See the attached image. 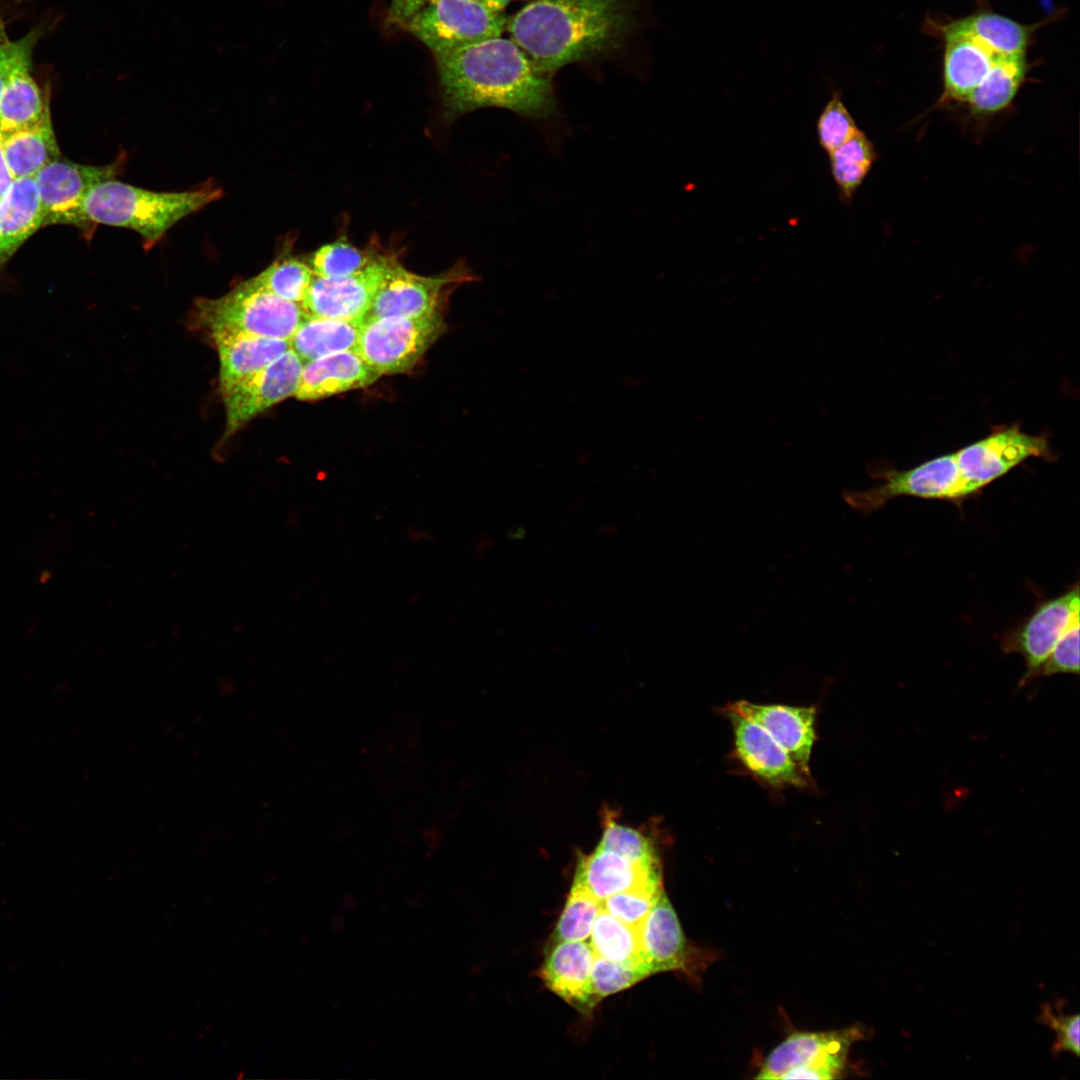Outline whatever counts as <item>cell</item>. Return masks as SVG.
Wrapping results in <instances>:
<instances>
[{
  "label": "cell",
  "instance_id": "6da1fadb",
  "mask_svg": "<svg viewBox=\"0 0 1080 1080\" xmlns=\"http://www.w3.org/2000/svg\"><path fill=\"white\" fill-rule=\"evenodd\" d=\"M435 59L449 120L484 107L534 120L557 112L551 74L540 70L512 39L483 40Z\"/></svg>",
  "mask_w": 1080,
  "mask_h": 1080
},
{
  "label": "cell",
  "instance_id": "7a4b0ae2",
  "mask_svg": "<svg viewBox=\"0 0 1080 1080\" xmlns=\"http://www.w3.org/2000/svg\"><path fill=\"white\" fill-rule=\"evenodd\" d=\"M635 13L636 0H535L507 18L505 29L552 74L617 50L635 26Z\"/></svg>",
  "mask_w": 1080,
  "mask_h": 1080
},
{
  "label": "cell",
  "instance_id": "3957f363",
  "mask_svg": "<svg viewBox=\"0 0 1080 1080\" xmlns=\"http://www.w3.org/2000/svg\"><path fill=\"white\" fill-rule=\"evenodd\" d=\"M222 189L207 182L182 192H155L114 178L92 186L81 203L87 227L94 224L138 232L150 248L178 221L219 199Z\"/></svg>",
  "mask_w": 1080,
  "mask_h": 1080
},
{
  "label": "cell",
  "instance_id": "277c9868",
  "mask_svg": "<svg viewBox=\"0 0 1080 1080\" xmlns=\"http://www.w3.org/2000/svg\"><path fill=\"white\" fill-rule=\"evenodd\" d=\"M198 322L210 332L225 330L290 340L307 317L303 307L258 285L253 278L216 299H198Z\"/></svg>",
  "mask_w": 1080,
  "mask_h": 1080
},
{
  "label": "cell",
  "instance_id": "5b68a950",
  "mask_svg": "<svg viewBox=\"0 0 1080 1080\" xmlns=\"http://www.w3.org/2000/svg\"><path fill=\"white\" fill-rule=\"evenodd\" d=\"M865 1027L823 1032H795L766 1057L757 1079L829 1080L844 1071L849 1050L865 1037Z\"/></svg>",
  "mask_w": 1080,
  "mask_h": 1080
},
{
  "label": "cell",
  "instance_id": "8992f818",
  "mask_svg": "<svg viewBox=\"0 0 1080 1080\" xmlns=\"http://www.w3.org/2000/svg\"><path fill=\"white\" fill-rule=\"evenodd\" d=\"M440 310L417 317H387L361 323L355 351L380 375L411 370L445 331Z\"/></svg>",
  "mask_w": 1080,
  "mask_h": 1080
},
{
  "label": "cell",
  "instance_id": "52a82bcc",
  "mask_svg": "<svg viewBox=\"0 0 1080 1080\" xmlns=\"http://www.w3.org/2000/svg\"><path fill=\"white\" fill-rule=\"evenodd\" d=\"M503 11L474 0H431L404 27L434 56L501 36Z\"/></svg>",
  "mask_w": 1080,
  "mask_h": 1080
},
{
  "label": "cell",
  "instance_id": "ba28073f",
  "mask_svg": "<svg viewBox=\"0 0 1080 1080\" xmlns=\"http://www.w3.org/2000/svg\"><path fill=\"white\" fill-rule=\"evenodd\" d=\"M965 498L1031 457L1053 458L1045 435L1023 432L1018 424L999 426L988 436L954 452Z\"/></svg>",
  "mask_w": 1080,
  "mask_h": 1080
},
{
  "label": "cell",
  "instance_id": "9c48e42d",
  "mask_svg": "<svg viewBox=\"0 0 1080 1080\" xmlns=\"http://www.w3.org/2000/svg\"><path fill=\"white\" fill-rule=\"evenodd\" d=\"M875 476L882 480L879 485L864 491L849 490L843 493L849 506L862 513H870L900 496L953 501L965 498L954 452L908 470L877 471Z\"/></svg>",
  "mask_w": 1080,
  "mask_h": 1080
},
{
  "label": "cell",
  "instance_id": "30bf717a",
  "mask_svg": "<svg viewBox=\"0 0 1080 1080\" xmlns=\"http://www.w3.org/2000/svg\"><path fill=\"white\" fill-rule=\"evenodd\" d=\"M721 712L733 731V756L754 779L774 790L814 787L811 773L798 766L772 736L728 704Z\"/></svg>",
  "mask_w": 1080,
  "mask_h": 1080
},
{
  "label": "cell",
  "instance_id": "8fae6325",
  "mask_svg": "<svg viewBox=\"0 0 1080 1080\" xmlns=\"http://www.w3.org/2000/svg\"><path fill=\"white\" fill-rule=\"evenodd\" d=\"M122 155L104 166L83 165L59 157L34 177L38 189L44 226L68 224L88 229L81 214V203L95 184L114 178L123 168Z\"/></svg>",
  "mask_w": 1080,
  "mask_h": 1080
},
{
  "label": "cell",
  "instance_id": "7c38bea8",
  "mask_svg": "<svg viewBox=\"0 0 1080 1080\" xmlns=\"http://www.w3.org/2000/svg\"><path fill=\"white\" fill-rule=\"evenodd\" d=\"M398 262L393 255L377 254L362 270L340 278L314 275L301 304L308 315L361 321L372 300Z\"/></svg>",
  "mask_w": 1080,
  "mask_h": 1080
},
{
  "label": "cell",
  "instance_id": "4fadbf2b",
  "mask_svg": "<svg viewBox=\"0 0 1080 1080\" xmlns=\"http://www.w3.org/2000/svg\"><path fill=\"white\" fill-rule=\"evenodd\" d=\"M471 279L470 272L463 265L446 274L422 276L406 270L397 262L377 290L362 322L431 314L439 310L447 286Z\"/></svg>",
  "mask_w": 1080,
  "mask_h": 1080
},
{
  "label": "cell",
  "instance_id": "5bb4252c",
  "mask_svg": "<svg viewBox=\"0 0 1080 1080\" xmlns=\"http://www.w3.org/2000/svg\"><path fill=\"white\" fill-rule=\"evenodd\" d=\"M303 362L289 349L247 381L223 395L229 437L272 405L295 395Z\"/></svg>",
  "mask_w": 1080,
  "mask_h": 1080
},
{
  "label": "cell",
  "instance_id": "9a60e30c",
  "mask_svg": "<svg viewBox=\"0 0 1080 1080\" xmlns=\"http://www.w3.org/2000/svg\"><path fill=\"white\" fill-rule=\"evenodd\" d=\"M640 941L650 974L679 971L696 976L711 958L690 945L677 914L663 890L639 927Z\"/></svg>",
  "mask_w": 1080,
  "mask_h": 1080
},
{
  "label": "cell",
  "instance_id": "2e32d148",
  "mask_svg": "<svg viewBox=\"0 0 1080 1080\" xmlns=\"http://www.w3.org/2000/svg\"><path fill=\"white\" fill-rule=\"evenodd\" d=\"M1079 588L1042 604L1015 633L1004 641L1006 652L1020 653L1025 659L1026 672L1020 680L1025 685L1047 659L1056 642L1079 612Z\"/></svg>",
  "mask_w": 1080,
  "mask_h": 1080
},
{
  "label": "cell",
  "instance_id": "e0dca14e",
  "mask_svg": "<svg viewBox=\"0 0 1080 1080\" xmlns=\"http://www.w3.org/2000/svg\"><path fill=\"white\" fill-rule=\"evenodd\" d=\"M595 954L586 941L552 942L539 976L544 985L581 1013L596 1005L592 987Z\"/></svg>",
  "mask_w": 1080,
  "mask_h": 1080
},
{
  "label": "cell",
  "instance_id": "ac0fdd59",
  "mask_svg": "<svg viewBox=\"0 0 1080 1080\" xmlns=\"http://www.w3.org/2000/svg\"><path fill=\"white\" fill-rule=\"evenodd\" d=\"M728 705L765 729L798 766L811 773L810 759L817 740L815 706L759 704L746 700Z\"/></svg>",
  "mask_w": 1080,
  "mask_h": 1080
},
{
  "label": "cell",
  "instance_id": "d6986e66",
  "mask_svg": "<svg viewBox=\"0 0 1080 1080\" xmlns=\"http://www.w3.org/2000/svg\"><path fill=\"white\" fill-rule=\"evenodd\" d=\"M573 884L601 903L608 897L638 887L662 884L659 863L633 862L615 852L597 848L580 858Z\"/></svg>",
  "mask_w": 1080,
  "mask_h": 1080
},
{
  "label": "cell",
  "instance_id": "ffe728a7",
  "mask_svg": "<svg viewBox=\"0 0 1080 1080\" xmlns=\"http://www.w3.org/2000/svg\"><path fill=\"white\" fill-rule=\"evenodd\" d=\"M220 362V390L226 394L290 349L289 340L218 330L211 332Z\"/></svg>",
  "mask_w": 1080,
  "mask_h": 1080
},
{
  "label": "cell",
  "instance_id": "44dd1931",
  "mask_svg": "<svg viewBox=\"0 0 1080 1080\" xmlns=\"http://www.w3.org/2000/svg\"><path fill=\"white\" fill-rule=\"evenodd\" d=\"M380 376L356 351H341L304 363L294 396L302 401L323 399L367 387Z\"/></svg>",
  "mask_w": 1080,
  "mask_h": 1080
},
{
  "label": "cell",
  "instance_id": "7402d4cb",
  "mask_svg": "<svg viewBox=\"0 0 1080 1080\" xmlns=\"http://www.w3.org/2000/svg\"><path fill=\"white\" fill-rule=\"evenodd\" d=\"M943 57V92L937 106L966 103L990 70L997 55L967 35H946Z\"/></svg>",
  "mask_w": 1080,
  "mask_h": 1080
},
{
  "label": "cell",
  "instance_id": "603a6c76",
  "mask_svg": "<svg viewBox=\"0 0 1080 1080\" xmlns=\"http://www.w3.org/2000/svg\"><path fill=\"white\" fill-rule=\"evenodd\" d=\"M42 226L43 210L34 179H14L0 198V269Z\"/></svg>",
  "mask_w": 1080,
  "mask_h": 1080
},
{
  "label": "cell",
  "instance_id": "cb8c5ba5",
  "mask_svg": "<svg viewBox=\"0 0 1080 1080\" xmlns=\"http://www.w3.org/2000/svg\"><path fill=\"white\" fill-rule=\"evenodd\" d=\"M937 33L971 36L999 55L1023 54L1038 25L1027 26L1011 18L981 9L969 16L945 24H933Z\"/></svg>",
  "mask_w": 1080,
  "mask_h": 1080
},
{
  "label": "cell",
  "instance_id": "d4e9b609",
  "mask_svg": "<svg viewBox=\"0 0 1080 1080\" xmlns=\"http://www.w3.org/2000/svg\"><path fill=\"white\" fill-rule=\"evenodd\" d=\"M0 137L6 162L14 179L33 178L60 157L51 117Z\"/></svg>",
  "mask_w": 1080,
  "mask_h": 1080
},
{
  "label": "cell",
  "instance_id": "484cf974",
  "mask_svg": "<svg viewBox=\"0 0 1080 1080\" xmlns=\"http://www.w3.org/2000/svg\"><path fill=\"white\" fill-rule=\"evenodd\" d=\"M32 62L10 76L0 98V135L32 126L50 117L49 102L31 73Z\"/></svg>",
  "mask_w": 1080,
  "mask_h": 1080
},
{
  "label": "cell",
  "instance_id": "4316f807",
  "mask_svg": "<svg viewBox=\"0 0 1080 1080\" xmlns=\"http://www.w3.org/2000/svg\"><path fill=\"white\" fill-rule=\"evenodd\" d=\"M361 321L307 315L289 340L290 349L304 363L356 349Z\"/></svg>",
  "mask_w": 1080,
  "mask_h": 1080
},
{
  "label": "cell",
  "instance_id": "83f0119b",
  "mask_svg": "<svg viewBox=\"0 0 1080 1080\" xmlns=\"http://www.w3.org/2000/svg\"><path fill=\"white\" fill-rule=\"evenodd\" d=\"M1027 75L1025 53L997 55L977 88L966 101L973 116H991L1006 109Z\"/></svg>",
  "mask_w": 1080,
  "mask_h": 1080
},
{
  "label": "cell",
  "instance_id": "f1b7e54d",
  "mask_svg": "<svg viewBox=\"0 0 1080 1080\" xmlns=\"http://www.w3.org/2000/svg\"><path fill=\"white\" fill-rule=\"evenodd\" d=\"M589 938L596 956L640 967L650 974L643 955L639 928L619 921L601 908L593 923Z\"/></svg>",
  "mask_w": 1080,
  "mask_h": 1080
},
{
  "label": "cell",
  "instance_id": "f546056e",
  "mask_svg": "<svg viewBox=\"0 0 1080 1080\" xmlns=\"http://www.w3.org/2000/svg\"><path fill=\"white\" fill-rule=\"evenodd\" d=\"M833 180L840 199L850 202L877 158L872 141L859 129L849 140L828 154Z\"/></svg>",
  "mask_w": 1080,
  "mask_h": 1080
},
{
  "label": "cell",
  "instance_id": "4dcf8cb0",
  "mask_svg": "<svg viewBox=\"0 0 1080 1080\" xmlns=\"http://www.w3.org/2000/svg\"><path fill=\"white\" fill-rule=\"evenodd\" d=\"M313 277L307 262L285 257L277 259L253 280L278 297L301 305Z\"/></svg>",
  "mask_w": 1080,
  "mask_h": 1080
},
{
  "label": "cell",
  "instance_id": "1f68e13d",
  "mask_svg": "<svg viewBox=\"0 0 1080 1080\" xmlns=\"http://www.w3.org/2000/svg\"><path fill=\"white\" fill-rule=\"evenodd\" d=\"M376 255L343 238L319 247L309 256L307 263L318 277L340 278L362 270Z\"/></svg>",
  "mask_w": 1080,
  "mask_h": 1080
},
{
  "label": "cell",
  "instance_id": "d6a6232c",
  "mask_svg": "<svg viewBox=\"0 0 1080 1080\" xmlns=\"http://www.w3.org/2000/svg\"><path fill=\"white\" fill-rule=\"evenodd\" d=\"M602 903L584 888L573 884L552 934V942L586 941Z\"/></svg>",
  "mask_w": 1080,
  "mask_h": 1080
},
{
  "label": "cell",
  "instance_id": "836d02e7",
  "mask_svg": "<svg viewBox=\"0 0 1080 1080\" xmlns=\"http://www.w3.org/2000/svg\"><path fill=\"white\" fill-rule=\"evenodd\" d=\"M603 824V834L597 848L615 852L637 863H659L653 842L642 832L618 823L609 811L604 815Z\"/></svg>",
  "mask_w": 1080,
  "mask_h": 1080
},
{
  "label": "cell",
  "instance_id": "e575fe53",
  "mask_svg": "<svg viewBox=\"0 0 1080 1080\" xmlns=\"http://www.w3.org/2000/svg\"><path fill=\"white\" fill-rule=\"evenodd\" d=\"M816 128L818 142L828 154L859 131L839 91H833L818 117Z\"/></svg>",
  "mask_w": 1080,
  "mask_h": 1080
},
{
  "label": "cell",
  "instance_id": "d590c367",
  "mask_svg": "<svg viewBox=\"0 0 1080 1080\" xmlns=\"http://www.w3.org/2000/svg\"><path fill=\"white\" fill-rule=\"evenodd\" d=\"M663 890V884H655L620 892L602 901V908L619 921L639 928Z\"/></svg>",
  "mask_w": 1080,
  "mask_h": 1080
},
{
  "label": "cell",
  "instance_id": "8d00e7d4",
  "mask_svg": "<svg viewBox=\"0 0 1080 1080\" xmlns=\"http://www.w3.org/2000/svg\"><path fill=\"white\" fill-rule=\"evenodd\" d=\"M591 976L594 996L599 1002L635 985L650 974L643 968L609 961L595 955Z\"/></svg>",
  "mask_w": 1080,
  "mask_h": 1080
},
{
  "label": "cell",
  "instance_id": "74e56055",
  "mask_svg": "<svg viewBox=\"0 0 1080 1080\" xmlns=\"http://www.w3.org/2000/svg\"><path fill=\"white\" fill-rule=\"evenodd\" d=\"M1065 1000L1061 999L1053 1004L1041 1005L1038 1021L1048 1026L1055 1033V1041L1051 1047L1054 1058L1063 1052H1070L1076 1057L1080 1050V1016L1078 1013L1066 1014L1062 1012L1061 1005Z\"/></svg>",
  "mask_w": 1080,
  "mask_h": 1080
},
{
  "label": "cell",
  "instance_id": "f35d334b",
  "mask_svg": "<svg viewBox=\"0 0 1080 1080\" xmlns=\"http://www.w3.org/2000/svg\"><path fill=\"white\" fill-rule=\"evenodd\" d=\"M1079 673V612L1056 642L1051 653L1035 673L1034 678L1056 674Z\"/></svg>",
  "mask_w": 1080,
  "mask_h": 1080
},
{
  "label": "cell",
  "instance_id": "ab89813d",
  "mask_svg": "<svg viewBox=\"0 0 1080 1080\" xmlns=\"http://www.w3.org/2000/svg\"><path fill=\"white\" fill-rule=\"evenodd\" d=\"M43 31L35 27L24 37L0 44V98L12 73L21 65L32 62L33 50Z\"/></svg>",
  "mask_w": 1080,
  "mask_h": 1080
},
{
  "label": "cell",
  "instance_id": "60d3db41",
  "mask_svg": "<svg viewBox=\"0 0 1080 1080\" xmlns=\"http://www.w3.org/2000/svg\"><path fill=\"white\" fill-rule=\"evenodd\" d=\"M431 0H391L388 22L404 26Z\"/></svg>",
  "mask_w": 1080,
  "mask_h": 1080
},
{
  "label": "cell",
  "instance_id": "b9f144b4",
  "mask_svg": "<svg viewBox=\"0 0 1080 1080\" xmlns=\"http://www.w3.org/2000/svg\"><path fill=\"white\" fill-rule=\"evenodd\" d=\"M13 181L14 177L6 162L0 137V198L6 193Z\"/></svg>",
  "mask_w": 1080,
  "mask_h": 1080
},
{
  "label": "cell",
  "instance_id": "7bdbcfd3",
  "mask_svg": "<svg viewBox=\"0 0 1080 1080\" xmlns=\"http://www.w3.org/2000/svg\"><path fill=\"white\" fill-rule=\"evenodd\" d=\"M483 3L491 8L503 11L507 6L509 0H474Z\"/></svg>",
  "mask_w": 1080,
  "mask_h": 1080
},
{
  "label": "cell",
  "instance_id": "ee69618b",
  "mask_svg": "<svg viewBox=\"0 0 1080 1080\" xmlns=\"http://www.w3.org/2000/svg\"><path fill=\"white\" fill-rule=\"evenodd\" d=\"M8 40H9V38L7 36V33H6L5 23H4L3 19H2V17L0 16V44L6 42Z\"/></svg>",
  "mask_w": 1080,
  "mask_h": 1080
}]
</instances>
